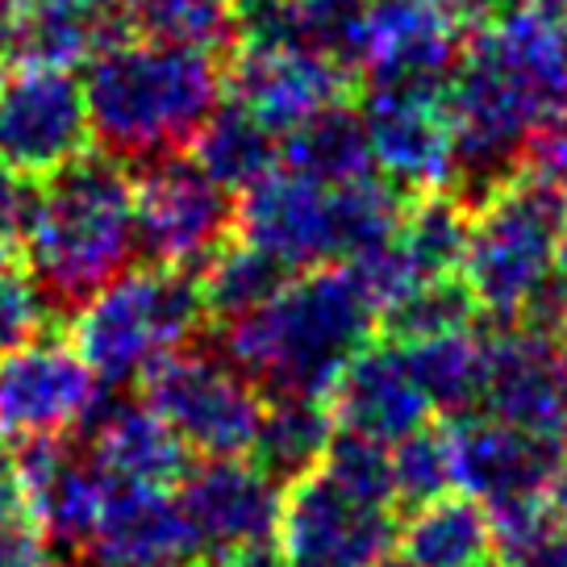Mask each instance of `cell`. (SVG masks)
<instances>
[{
  "label": "cell",
  "instance_id": "7c38bea8",
  "mask_svg": "<svg viewBox=\"0 0 567 567\" xmlns=\"http://www.w3.org/2000/svg\"><path fill=\"white\" fill-rule=\"evenodd\" d=\"M101 392L75 342L63 326L25 342L0 359V430L9 439L34 434H75Z\"/></svg>",
  "mask_w": 567,
  "mask_h": 567
},
{
  "label": "cell",
  "instance_id": "d6a6232c",
  "mask_svg": "<svg viewBox=\"0 0 567 567\" xmlns=\"http://www.w3.org/2000/svg\"><path fill=\"white\" fill-rule=\"evenodd\" d=\"M318 467L334 480L338 488H347V493L359 496V501H368V505H389L392 509V446L389 443L338 425Z\"/></svg>",
  "mask_w": 567,
  "mask_h": 567
},
{
  "label": "cell",
  "instance_id": "7dc6e473",
  "mask_svg": "<svg viewBox=\"0 0 567 567\" xmlns=\"http://www.w3.org/2000/svg\"><path fill=\"white\" fill-rule=\"evenodd\" d=\"M375 567H413V564H409L405 555H401V559H396V555H389V559H380Z\"/></svg>",
  "mask_w": 567,
  "mask_h": 567
},
{
  "label": "cell",
  "instance_id": "ee69618b",
  "mask_svg": "<svg viewBox=\"0 0 567 567\" xmlns=\"http://www.w3.org/2000/svg\"><path fill=\"white\" fill-rule=\"evenodd\" d=\"M18 9H21V0H0V30L9 25V18H13Z\"/></svg>",
  "mask_w": 567,
  "mask_h": 567
},
{
  "label": "cell",
  "instance_id": "f907efd6",
  "mask_svg": "<svg viewBox=\"0 0 567 567\" xmlns=\"http://www.w3.org/2000/svg\"><path fill=\"white\" fill-rule=\"evenodd\" d=\"M4 68H9V54H4V47H0V84H4Z\"/></svg>",
  "mask_w": 567,
  "mask_h": 567
},
{
  "label": "cell",
  "instance_id": "5b68a950",
  "mask_svg": "<svg viewBox=\"0 0 567 567\" xmlns=\"http://www.w3.org/2000/svg\"><path fill=\"white\" fill-rule=\"evenodd\" d=\"M567 213V188L522 176L472 217L463 280L488 326H514L534 292L559 271L555 243Z\"/></svg>",
  "mask_w": 567,
  "mask_h": 567
},
{
  "label": "cell",
  "instance_id": "cb8c5ba5",
  "mask_svg": "<svg viewBox=\"0 0 567 567\" xmlns=\"http://www.w3.org/2000/svg\"><path fill=\"white\" fill-rule=\"evenodd\" d=\"M401 354H405L409 375L417 380L422 396L443 422L480 413L484 380H488V330L484 326L425 338V342L401 347Z\"/></svg>",
  "mask_w": 567,
  "mask_h": 567
},
{
  "label": "cell",
  "instance_id": "f6af8a7d",
  "mask_svg": "<svg viewBox=\"0 0 567 567\" xmlns=\"http://www.w3.org/2000/svg\"><path fill=\"white\" fill-rule=\"evenodd\" d=\"M134 567H196L193 559H163V564H134Z\"/></svg>",
  "mask_w": 567,
  "mask_h": 567
},
{
  "label": "cell",
  "instance_id": "4316f807",
  "mask_svg": "<svg viewBox=\"0 0 567 567\" xmlns=\"http://www.w3.org/2000/svg\"><path fill=\"white\" fill-rule=\"evenodd\" d=\"M196 276H200V297L209 309V326L217 330V326H234V321L259 313L297 271H288L280 259H271L267 250L250 247L234 234Z\"/></svg>",
  "mask_w": 567,
  "mask_h": 567
},
{
  "label": "cell",
  "instance_id": "9a60e30c",
  "mask_svg": "<svg viewBox=\"0 0 567 567\" xmlns=\"http://www.w3.org/2000/svg\"><path fill=\"white\" fill-rule=\"evenodd\" d=\"M359 113L368 122L375 172L401 193L417 196L443 188L451 167V113L439 92L359 84Z\"/></svg>",
  "mask_w": 567,
  "mask_h": 567
},
{
  "label": "cell",
  "instance_id": "4dcf8cb0",
  "mask_svg": "<svg viewBox=\"0 0 567 567\" xmlns=\"http://www.w3.org/2000/svg\"><path fill=\"white\" fill-rule=\"evenodd\" d=\"M134 30L151 42L234 51V0H130Z\"/></svg>",
  "mask_w": 567,
  "mask_h": 567
},
{
  "label": "cell",
  "instance_id": "836d02e7",
  "mask_svg": "<svg viewBox=\"0 0 567 567\" xmlns=\"http://www.w3.org/2000/svg\"><path fill=\"white\" fill-rule=\"evenodd\" d=\"M54 326H63V321L54 318L51 305L42 301L34 276L13 264L0 267V359L21 351L25 342L42 338Z\"/></svg>",
  "mask_w": 567,
  "mask_h": 567
},
{
  "label": "cell",
  "instance_id": "f35d334b",
  "mask_svg": "<svg viewBox=\"0 0 567 567\" xmlns=\"http://www.w3.org/2000/svg\"><path fill=\"white\" fill-rule=\"evenodd\" d=\"M25 496H21V476H18V446L0 430V514H21Z\"/></svg>",
  "mask_w": 567,
  "mask_h": 567
},
{
  "label": "cell",
  "instance_id": "6da1fadb",
  "mask_svg": "<svg viewBox=\"0 0 567 567\" xmlns=\"http://www.w3.org/2000/svg\"><path fill=\"white\" fill-rule=\"evenodd\" d=\"M80 84L96 151L138 172L193 151L226 101V54L130 38L92 54Z\"/></svg>",
  "mask_w": 567,
  "mask_h": 567
},
{
  "label": "cell",
  "instance_id": "d6986e66",
  "mask_svg": "<svg viewBox=\"0 0 567 567\" xmlns=\"http://www.w3.org/2000/svg\"><path fill=\"white\" fill-rule=\"evenodd\" d=\"M92 455L105 463V472L125 484H151V488H176L184 472L193 467L188 446L163 422L155 409L130 389L101 384L92 409L75 430Z\"/></svg>",
  "mask_w": 567,
  "mask_h": 567
},
{
  "label": "cell",
  "instance_id": "ab89813d",
  "mask_svg": "<svg viewBox=\"0 0 567 567\" xmlns=\"http://www.w3.org/2000/svg\"><path fill=\"white\" fill-rule=\"evenodd\" d=\"M196 567H284L280 550L271 543H255V547H234V550H213Z\"/></svg>",
  "mask_w": 567,
  "mask_h": 567
},
{
  "label": "cell",
  "instance_id": "f1b7e54d",
  "mask_svg": "<svg viewBox=\"0 0 567 567\" xmlns=\"http://www.w3.org/2000/svg\"><path fill=\"white\" fill-rule=\"evenodd\" d=\"M467 234H472V213L446 188H430L409 196L396 243L405 247L417 280H434V276H460Z\"/></svg>",
  "mask_w": 567,
  "mask_h": 567
},
{
  "label": "cell",
  "instance_id": "4fadbf2b",
  "mask_svg": "<svg viewBox=\"0 0 567 567\" xmlns=\"http://www.w3.org/2000/svg\"><path fill=\"white\" fill-rule=\"evenodd\" d=\"M179 514L196 538V559L213 550L271 543L284 488L250 455L193 463L176 484Z\"/></svg>",
  "mask_w": 567,
  "mask_h": 567
},
{
  "label": "cell",
  "instance_id": "e0dca14e",
  "mask_svg": "<svg viewBox=\"0 0 567 567\" xmlns=\"http://www.w3.org/2000/svg\"><path fill=\"white\" fill-rule=\"evenodd\" d=\"M238 238L267 250L288 271L338 264L330 188L276 167L267 179L238 196Z\"/></svg>",
  "mask_w": 567,
  "mask_h": 567
},
{
  "label": "cell",
  "instance_id": "9c48e42d",
  "mask_svg": "<svg viewBox=\"0 0 567 567\" xmlns=\"http://www.w3.org/2000/svg\"><path fill=\"white\" fill-rule=\"evenodd\" d=\"M18 476L25 514L51 559H89L92 530L101 522L113 476L80 434H34L18 439Z\"/></svg>",
  "mask_w": 567,
  "mask_h": 567
},
{
  "label": "cell",
  "instance_id": "7402d4cb",
  "mask_svg": "<svg viewBox=\"0 0 567 567\" xmlns=\"http://www.w3.org/2000/svg\"><path fill=\"white\" fill-rule=\"evenodd\" d=\"M396 547L413 567H501L484 501L451 488L401 522Z\"/></svg>",
  "mask_w": 567,
  "mask_h": 567
},
{
  "label": "cell",
  "instance_id": "8d00e7d4",
  "mask_svg": "<svg viewBox=\"0 0 567 567\" xmlns=\"http://www.w3.org/2000/svg\"><path fill=\"white\" fill-rule=\"evenodd\" d=\"M522 172L567 188V117L530 130L526 151H522Z\"/></svg>",
  "mask_w": 567,
  "mask_h": 567
},
{
  "label": "cell",
  "instance_id": "277c9868",
  "mask_svg": "<svg viewBox=\"0 0 567 567\" xmlns=\"http://www.w3.org/2000/svg\"><path fill=\"white\" fill-rule=\"evenodd\" d=\"M71 321L75 351L109 389L138 384L155 359L213 330L200 276L155 264L125 271Z\"/></svg>",
  "mask_w": 567,
  "mask_h": 567
},
{
  "label": "cell",
  "instance_id": "52a82bcc",
  "mask_svg": "<svg viewBox=\"0 0 567 567\" xmlns=\"http://www.w3.org/2000/svg\"><path fill=\"white\" fill-rule=\"evenodd\" d=\"M142 264L200 271L238 234V193L188 155L134 172Z\"/></svg>",
  "mask_w": 567,
  "mask_h": 567
},
{
  "label": "cell",
  "instance_id": "e575fe53",
  "mask_svg": "<svg viewBox=\"0 0 567 567\" xmlns=\"http://www.w3.org/2000/svg\"><path fill=\"white\" fill-rule=\"evenodd\" d=\"M488 522H493V538L501 559H517V555H530L543 543L555 538V517L547 509V496L526 493V496H501V501H484Z\"/></svg>",
  "mask_w": 567,
  "mask_h": 567
},
{
  "label": "cell",
  "instance_id": "f546056e",
  "mask_svg": "<svg viewBox=\"0 0 567 567\" xmlns=\"http://www.w3.org/2000/svg\"><path fill=\"white\" fill-rule=\"evenodd\" d=\"M409 193H401L392 179L380 172L351 184L330 188V213H334V250L338 264H347L359 250H372L380 243L396 238L401 217H405Z\"/></svg>",
  "mask_w": 567,
  "mask_h": 567
},
{
  "label": "cell",
  "instance_id": "8992f818",
  "mask_svg": "<svg viewBox=\"0 0 567 567\" xmlns=\"http://www.w3.org/2000/svg\"><path fill=\"white\" fill-rule=\"evenodd\" d=\"M138 389L188 451L205 460L250 455L267 396L250 384L213 330L155 359Z\"/></svg>",
  "mask_w": 567,
  "mask_h": 567
},
{
  "label": "cell",
  "instance_id": "3957f363",
  "mask_svg": "<svg viewBox=\"0 0 567 567\" xmlns=\"http://www.w3.org/2000/svg\"><path fill=\"white\" fill-rule=\"evenodd\" d=\"M213 334L267 401H326L347 359L375 338V305L351 267L321 264L297 271L259 313Z\"/></svg>",
  "mask_w": 567,
  "mask_h": 567
},
{
  "label": "cell",
  "instance_id": "1f68e13d",
  "mask_svg": "<svg viewBox=\"0 0 567 567\" xmlns=\"http://www.w3.org/2000/svg\"><path fill=\"white\" fill-rule=\"evenodd\" d=\"M455 488L451 439L443 422H425L401 443H392V509H422Z\"/></svg>",
  "mask_w": 567,
  "mask_h": 567
},
{
  "label": "cell",
  "instance_id": "d590c367",
  "mask_svg": "<svg viewBox=\"0 0 567 567\" xmlns=\"http://www.w3.org/2000/svg\"><path fill=\"white\" fill-rule=\"evenodd\" d=\"M38 205V179L13 176L9 167H0V267L13 264L25 247V234L34 221Z\"/></svg>",
  "mask_w": 567,
  "mask_h": 567
},
{
  "label": "cell",
  "instance_id": "8fae6325",
  "mask_svg": "<svg viewBox=\"0 0 567 567\" xmlns=\"http://www.w3.org/2000/svg\"><path fill=\"white\" fill-rule=\"evenodd\" d=\"M488 380L484 405L496 422L517 425L526 434L567 443V338L543 326H488Z\"/></svg>",
  "mask_w": 567,
  "mask_h": 567
},
{
  "label": "cell",
  "instance_id": "60d3db41",
  "mask_svg": "<svg viewBox=\"0 0 567 567\" xmlns=\"http://www.w3.org/2000/svg\"><path fill=\"white\" fill-rule=\"evenodd\" d=\"M425 4H434L439 13H446L463 30L484 25V21H493L501 13V0H425Z\"/></svg>",
  "mask_w": 567,
  "mask_h": 567
},
{
  "label": "cell",
  "instance_id": "ffe728a7",
  "mask_svg": "<svg viewBox=\"0 0 567 567\" xmlns=\"http://www.w3.org/2000/svg\"><path fill=\"white\" fill-rule=\"evenodd\" d=\"M326 405H330L338 425L372 434L389 446L401 443L405 434H413L417 425L434 417L417 380L409 375L401 347L380 342V338H372L363 351H354L347 359V368L334 380Z\"/></svg>",
  "mask_w": 567,
  "mask_h": 567
},
{
  "label": "cell",
  "instance_id": "ba28073f",
  "mask_svg": "<svg viewBox=\"0 0 567 567\" xmlns=\"http://www.w3.org/2000/svg\"><path fill=\"white\" fill-rule=\"evenodd\" d=\"M401 538V514L338 488L321 467L284 488L276 550L284 567H375Z\"/></svg>",
  "mask_w": 567,
  "mask_h": 567
},
{
  "label": "cell",
  "instance_id": "30bf717a",
  "mask_svg": "<svg viewBox=\"0 0 567 567\" xmlns=\"http://www.w3.org/2000/svg\"><path fill=\"white\" fill-rule=\"evenodd\" d=\"M92 151L89 105L75 71L18 68L0 84V167L47 179Z\"/></svg>",
  "mask_w": 567,
  "mask_h": 567
},
{
  "label": "cell",
  "instance_id": "bcb514c9",
  "mask_svg": "<svg viewBox=\"0 0 567 567\" xmlns=\"http://www.w3.org/2000/svg\"><path fill=\"white\" fill-rule=\"evenodd\" d=\"M42 567H89L84 559H47Z\"/></svg>",
  "mask_w": 567,
  "mask_h": 567
},
{
  "label": "cell",
  "instance_id": "7bdbcfd3",
  "mask_svg": "<svg viewBox=\"0 0 567 567\" xmlns=\"http://www.w3.org/2000/svg\"><path fill=\"white\" fill-rule=\"evenodd\" d=\"M555 267L567 276V213H564V226H559V243H555Z\"/></svg>",
  "mask_w": 567,
  "mask_h": 567
},
{
  "label": "cell",
  "instance_id": "7a4b0ae2",
  "mask_svg": "<svg viewBox=\"0 0 567 567\" xmlns=\"http://www.w3.org/2000/svg\"><path fill=\"white\" fill-rule=\"evenodd\" d=\"M21 250L42 301L59 321H71L142 264L134 172L89 151L38 179L34 221Z\"/></svg>",
  "mask_w": 567,
  "mask_h": 567
},
{
  "label": "cell",
  "instance_id": "603a6c76",
  "mask_svg": "<svg viewBox=\"0 0 567 567\" xmlns=\"http://www.w3.org/2000/svg\"><path fill=\"white\" fill-rule=\"evenodd\" d=\"M280 167L313 179L321 188H338V184L372 176L375 155L359 105L354 101H338V105L313 113L309 122H301L292 134H284Z\"/></svg>",
  "mask_w": 567,
  "mask_h": 567
},
{
  "label": "cell",
  "instance_id": "c3c4849f",
  "mask_svg": "<svg viewBox=\"0 0 567 567\" xmlns=\"http://www.w3.org/2000/svg\"><path fill=\"white\" fill-rule=\"evenodd\" d=\"M559 330H564V338H567V280H564V309H559Z\"/></svg>",
  "mask_w": 567,
  "mask_h": 567
},
{
  "label": "cell",
  "instance_id": "74e56055",
  "mask_svg": "<svg viewBox=\"0 0 567 567\" xmlns=\"http://www.w3.org/2000/svg\"><path fill=\"white\" fill-rule=\"evenodd\" d=\"M51 559L47 543L38 534L34 517L25 514H0V567H42Z\"/></svg>",
  "mask_w": 567,
  "mask_h": 567
},
{
  "label": "cell",
  "instance_id": "d4e9b609",
  "mask_svg": "<svg viewBox=\"0 0 567 567\" xmlns=\"http://www.w3.org/2000/svg\"><path fill=\"white\" fill-rule=\"evenodd\" d=\"M334 430L338 422L326 401L276 396L264 405V422H259V434L250 446V460L259 463L280 488H288L292 480L309 476L318 467Z\"/></svg>",
  "mask_w": 567,
  "mask_h": 567
},
{
  "label": "cell",
  "instance_id": "44dd1931",
  "mask_svg": "<svg viewBox=\"0 0 567 567\" xmlns=\"http://www.w3.org/2000/svg\"><path fill=\"white\" fill-rule=\"evenodd\" d=\"M163 559H193L196 564V538L188 530L184 514H179L176 493L113 480L84 564L134 567L163 564Z\"/></svg>",
  "mask_w": 567,
  "mask_h": 567
},
{
  "label": "cell",
  "instance_id": "83f0119b",
  "mask_svg": "<svg viewBox=\"0 0 567 567\" xmlns=\"http://www.w3.org/2000/svg\"><path fill=\"white\" fill-rule=\"evenodd\" d=\"M480 318L484 313H480L463 271L460 276H434V280H417L409 292H401L396 301L380 309L375 338L392 342V347H413V342H425V338L480 326Z\"/></svg>",
  "mask_w": 567,
  "mask_h": 567
},
{
  "label": "cell",
  "instance_id": "2e32d148",
  "mask_svg": "<svg viewBox=\"0 0 567 567\" xmlns=\"http://www.w3.org/2000/svg\"><path fill=\"white\" fill-rule=\"evenodd\" d=\"M463 42H467V30L425 0H372L368 68L359 84L446 96L463 63Z\"/></svg>",
  "mask_w": 567,
  "mask_h": 567
},
{
  "label": "cell",
  "instance_id": "484cf974",
  "mask_svg": "<svg viewBox=\"0 0 567 567\" xmlns=\"http://www.w3.org/2000/svg\"><path fill=\"white\" fill-rule=\"evenodd\" d=\"M193 159L217 184H226L230 193L243 196L247 188H255L259 179H267L280 167V138L226 96L209 117V125L196 134Z\"/></svg>",
  "mask_w": 567,
  "mask_h": 567
},
{
  "label": "cell",
  "instance_id": "5bb4252c",
  "mask_svg": "<svg viewBox=\"0 0 567 567\" xmlns=\"http://www.w3.org/2000/svg\"><path fill=\"white\" fill-rule=\"evenodd\" d=\"M354 89L359 80L318 54L284 47H234L226 54V96L276 138L292 134L321 109L354 101Z\"/></svg>",
  "mask_w": 567,
  "mask_h": 567
},
{
  "label": "cell",
  "instance_id": "b9f144b4",
  "mask_svg": "<svg viewBox=\"0 0 567 567\" xmlns=\"http://www.w3.org/2000/svg\"><path fill=\"white\" fill-rule=\"evenodd\" d=\"M514 4H530V9H543V13L567 18V0H501V13H505V9H514Z\"/></svg>",
  "mask_w": 567,
  "mask_h": 567
},
{
  "label": "cell",
  "instance_id": "ac0fdd59",
  "mask_svg": "<svg viewBox=\"0 0 567 567\" xmlns=\"http://www.w3.org/2000/svg\"><path fill=\"white\" fill-rule=\"evenodd\" d=\"M451 463H455V488L472 493L476 501H501V496L543 493L555 476V467L567 460L564 439L526 434L517 425H505L488 413L451 417Z\"/></svg>",
  "mask_w": 567,
  "mask_h": 567
},
{
  "label": "cell",
  "instance_id": "681fc988",
  "mask_svg": "<svg viewBox=\"0 0 567 567\" xmlns=\"http://www.w3.org/2000/svg\"><path fill=\"white\" fill-rule=\"evenodd\" d=\"M21 4H84V0H21Z\"/></svg>",
  "mask_w": 567,
  "mask_h": 567
}]
</instances>
